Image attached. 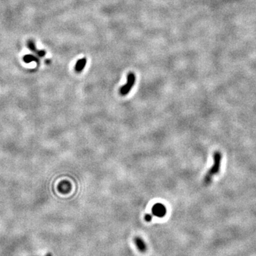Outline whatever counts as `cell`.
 Returning a JSON list of instances; mask_svg holds the SVG:
<instances>
[{
    "label": "cell",
    "instance_id": "9",
    "mask_svg": "<svg viewBox=\"0 0 256 256\" xmlns=\"http://www.w3.org/2000/svg\"><path fill=\"white\" fill-rule=\"evenodd\" d=\"M36 55L39 56V57L43 58V56H46V51H44V50H37V51H36Z\"/></svg>",
    "mask_w": 256,
    "mask_h": 256
},
{
    "label": "cell",
    "instance_id": "10",
    "mask_svg": "<svg viewBox=\"0 0 256 256\" xmlns=\"http://www.w3.org/2000/svg\"><path fill=\"white\" fill-rule=\"evenodd\" d=\"M152 218V216L150 215V214H146L144 216V219L147 222H149V221H151Z\"/></svg>",
    "mask_w": 256,
    "mask_h": 256
},
{
    "label": "cell",
    "instance_id": "5",
    "mask_svg": "<svg viewBox=\"0 0 256 256\" xmlns=\"http://www.w3.org/2000/svg\"><path fill=\"white\" fill-rule=\"evenodd\" d=\"M86 63H87V58H83L81 59H79L77 61V63H75V71L77 73H80L83 69H84L85 66H86Z\"/></svg>",
    "mask_w": 256,
    "mask_h": 256
},
{
    "label": "cell",
    "instance_id": "4",
    "mask_svg": "<svg viewBox=\"0 0 256 256\" xmlns=\"http://www.w3.org/2000/svg\"><path fill=\"white\" fill-rule=\"evenodd\" d=\"M135 245L138 248V250L140 251V252L142 253H144L145 251L147 250V246L146 244H145L144 241L140 237H135Z\"/></svg>",
    "mask_w": 256,
    "mask_h": 256
},
{
    "label": "cell",
    "instance_id": "7",
    "mask_svg": "<svg viewBox=\"0 0 256 256\" xmlns=\"http://www.w3.org/2000/svg\"><path fill=\"white\" fill-rule=\"evenodd\" d=\"M23 60L25 63H29L31 62H36V63H39V60L36 56L31 55V54H27L23 57Z\"/></svg>",
    "mask_w": 256,
    "mask_h": 256
},
{
    "label": "cell",
    "instance_id": "8",
    "mask_svg": "<svg viewBox=\"0 0 256 256\" xmlns=\"http://www.w3.org/2000/svg\"><path fill=\"white\" fill-rule=\"evenodd\" d=\"M27 47H28L31 51H33V52L34 53H36V51H37L35 43H34L32 40H29L28 41H27Z\"/></svg>",
    "mask_w": 256,
    "mask_h": 256
},
{
    "label": "cell",
    "instance_id": "3",
    "mask_svg": "<svg viewBox=\"0 0 256 256\" xmlns=\"http://www.w3.org/2000/svg\"><path fill=\"white\" fill-rule=\"evenodd\" d=\"M152 214L154 216L159 218H162L167 214V208L164 204L157 203H155L152 208Z\"/></svg>",
    "mask_w": 256,
    "mask_h": 256
},
{
    "label": "cell",
    "instance_id": "11",
    "mask_svg": "<svg viewBox=\"0 0 256 256\" xmlns=\"http://www.w3.org/2000/svg\"><path fill=\"white\" fill-rule=\"evenodd\" d=\"M45 256H52V255H51V254H49V253H48V254H47V255H45Z\"/></svg>",
    "mask_w": 256,
    "mask_h": 256
},
{
    "label": "cell",
    "instance_id": "6",
    "mask_svg": "<svg viewBox=\"0 0 256 256\" xmlns=\"http://www.w3.org/2000/svg\"><path fill=\"white\" fill-rule=\"evenodd\" d=\"M58 189L59 191L61 192V193H68L71 191V185L69 182L64 181L59 184Z\"/></svg>",
    "mask_w": 256,
    "mask_h": 256
},
{
    "label": "cell",
    "instance_id": "2",
    "mask_svg": "<svg viewBox=\"0 0 256 256\" xmlns=\"http://www.w3.org/2000/svg\"><path fill=\"white\" fill-rule=\"evenodd\" d=\"M135 80H136V77L134 73L130 72L127 75V80L126 84L123 85L121 88H120L119 93L121 95H126L130 92L132 88L135 83Z\"/></svg>",
    "mask_w": 256,
    "mask_h": 256
},
{
    "label": "cell",
    "instance_id": "1",
    "mask_svg": "<svg viewBox=\"0 0 256 256\" xmlns=\"http://www.w3.org/2000/svg\"><path fill=\"white\" fill-rule=\"evenodd\" d=\"M221 152H215L213 154V166L208 169V171L206 174L204 176L203 182L206 185H208L211 183L212 178L214 175L218 174L219 171H220L221 168Z\"/></svg>",
    "mask_w": 256,
    "mask_h": 256
}]
</instances>
